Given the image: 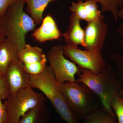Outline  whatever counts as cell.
I'll return each instance as SVG.
<instances>
[{
  "mask_svg": "<svg viewBox=\"0 0 123 123\" xmlns=\"http://www.w3.org/2000/svg\"><path fill=\"white\" fill-rule=\"evenodd\" d=\"M5 78L11 95L15 94L22 89L31 86L29 75L25 72L24 64L18 57L10 64Z\"/></svg>",
  "mask_w": 123,
  "mask_h": 123,
  "instance_id": "9",
  "label": "cell"
},
{
  "mask_svg": "<svg viewBox=\"0 0 123 123\" xmlns=\"http://www.w3.org/2000/svg\"><path fill=\"white\" fill-rule=\"evenodd\" d=\"M69 9L81 20H84L87 23L103 16L97 3L92 0H86L85 1L79 0L73 2Z\"/></svg>",
  "mask_w": 123,
  "mask_h": 123,
  "instance_id": "11",
  "label": "cell"
},
{
  "mask_svg": "<svg viewBox=\"0 0 123 123\" xmlns=\"http://www.w3.org/2000/svg\"></svg>",
  "mask_w": 123,
  "mask_h": 123,
  "instance_id": "29",
  "label": "cell"
},
{
  "mask_svg": "<svg viewBox=\"0 0 123 123\" xmlns=\"http://www.w3.org/2000/svg\"><path fill=\"white\" fill-rule=\"evenodd\" d=\"M31 36L36 41L43 43L59 39L62 34L54 18L48 14L43 19L41 26L35 30Z\"/></svg>",
  "mask_w": 123,
  "mask_h": 123,
  "instance_id": "10",
  "label": "cell"
},
{
  "mask_svg": "<svg viewBox=\"0 0 123 123\" xmlns=\"http://www.w3.org/2000/svg\"><path fill=\"white\" fill-rule=\"evenodd\" d=\"M64 54L80 68L95 74L101 72L107 65L101 51L81 50L78 46L66 44L63 46Z\"/></svg>",
  "mask_w": 123,
  "mask_h": 123,
  "instance_id": "7",
  "label": "cell"
},
{
  "mask_svg": "<svg viewBox=\"0 0 123 123\" xmlns=\"http://www.w3.org/2000/svg\"><path fill=\"white\" fill-rule=\"evenodd\" d=\"M47 61V56L37 62L31 63L23 64L25 72L30 75H39L43 73L45 70Z\"/></svg>",
  "mask_w": 123,
  "mask_h": 123,
  "instance_id": "19",
  "label": "cell"
},
{
  "mask_svg": "<svg viewBox=\"0 0 123 123\" xmlns=\"http://www.w3.org/2000/svg\"><path fill=\"white\" fill-rule=\"evenodd\" d=\"M101 5V12L111 13L115 21L119 19L118 13L123 7V0H92Z\"/></svg>",
  "mask_w": 123,
  "mask_h": 123,
  "instance_id": "17",
  "label": "cell"
},
{
  "mask_svg": "<svg viewBox=\"0 0 123 123\" xmlns=\"http://www.w3.org/2000/svg\"><path fill=\"white\" fill-rule=\"evenodd\" d=\"M17 0H0V19L3 17L7 9Z\"/></svg>",
  "mask_w": 123,
  "mask_h": 123,
  "instance_id": "23",
  "label": "cell"
},
{
  "mask_svg": "<svg viewBox=\"0 0 123 123\" xmlns=\"http://www.w3.org/2000/svg\"><path fill=\"white\" fill-rule=\"evenodd\" d=\"M44 104L31 109L20 119L18 123H48L50 114Z\"/></svg>",
  "mask_w": 123,
  "mask_h": 123,
  "instance_id": "15",
  "label": "cell"
},
{
  "mask_svg": "<svg viewBox=\"0 0 123 123\" xmlns=\"http://www.w3.org/2000/svg\"><path fill=\"white\" fill-rule=\"evenodd\" d=\"M0 95V123H5L6 118V111L5 107Z\"/></svg>",
  "mask_w": 123,
  "mask_h": 123,
  "instance_id": "24",
  "label": "cell"
},
{
  "mask_svg": "<svg viewBox=\"0 0 123 123\" xmlns=\"http://www.w3.org/2000/svg\"><path fill=\"white\" fill-rule=\"evenodd\" d=\"M59 0H25L27 12L36 24H39L43 19L44 10L49 4Z\"/></svg>",
  "mask_w": 123,
  "mask_h": 123,
  "instance_id": "14",
  "label": "cell"
},
{
  "mask_svg": "<svg viewBox=\"0 0 123 123\" xmlns=\"http://www.w3.org/2000/svg\"><path fill=\"white\" fill-rule=\"evenodd\" d=\"M110 59L116 66L117 74L123 82V54L113 53L110 56Z\"/></svg>",
  "mask_w": 123,
  "mask_h": 123,
  "instance_id": "21",
  "label": "cell"
},
{
  "mask_svg": "<svg viewBox=\"0 0 123 123\" xmlns=\"http://www.w3.org/2000/svg\"><path fill=\"white\" fill-rule=\"evenodd\" d=\"M18 52L17 46L6 38L0 44V74L4 77L11 62L18 58Z\"/></svg>",
  "mask_w": 123,
  "mask_h": 123,
  "instance_id": "13",
  "label": "cell"
},
{
  "mask_svg": "<svg viewBox=\"0 0 123 123\" xmlns=\"http://www.w3.org/2000/svg\"><path fill=\"white\" fill-rule=\"evenodd\" d=\"M78 75L77 82L88 86L99 98L102 107V110L116 119L111 107V102L114 97L119 95L123 87V82L111 64H107L98 74L81 68Z\"/></svg>",
  "mask_w": 123,
  "mask_h": 123,
  "instance_id": "1",
  "label": "cell"
},
{
  "mask_svg": "<svg viewBox=\"0 0 123 123\" xmlns=\"http://www.w3.org/2000/svg\"><path fill=\"white\" fill-rule=\"evenodd\" d=\"M18 57L23 64L37 62L46 56L42 48L26 44L18 51Z\"/></svg>",
  "mask_w": 123,
  "mask_h": 123,
  "instance_id": "16",
  "label": "cell"
},
{
  "mask_svg": "<svg viewBox=\"0 0 123 123\" xmlns=\"http://www.w3.org/2000/svg\"><path fill=\"white\" fill-rule=\"evenodd\" d=\"M117 33L120 37L119 44L120 46L123 47V22L120 25L117 30Z\"/></svg>",
  "mask_w": 123,
  "mask_h": 123,
  "instance_id": "25",
  "label": "cell"
},
{
  "mask_svg": "<svg viewBox=\"0 0 123 123\" xmlns=\"http://www.w3.org/2000/svg\"><path fill=\"white\" fill-rule=\"evenodd\" d=\"M25 0H17L11 5L0 19L6 38L17 46L18 51L26 44V36L35 30L36 24L24 10Z\"/></svg>",
  "mask_w": 123,
  "mask_h": 123,
  "instance_id": "2",
  "label": "cell"
},
{
  "mask_svg": "<svg viewBox=\"0 0 123 123\" xmlns=\"http://www.w3.org/2000/svg\"><path fill=\"white\" fill-rule=\"evenodd\" d=\"M29 75V74H28ZM30 86L42 91L52 104L60 118L67 123H79L65 99L52 70L47 66L39 75H29Z\"/></svg>",
  "mask_w": 123,
  "mask_h": 123,
  "instance_id": "3",
  "label": "cell"
},
{
  "mask_svg": "<svg viewBox=\"0 0 123 123\" xmlns=\"http://www.w3.org/2000/svg\"><path fill=\"white\" fill-rule=\"evenodd\" d=\"M46 98L30 86L24 88L10 95L4 100L6 111L5 123H18L20 119L34 108L44 104Z\"/></svg>",
  "mask_w": 123,
  "mask_h": 123,
  "instance_id": "5",
  "label": "cell"
},
{
  "mask_svg": "<svg viewBox=\"0 0 123 123\" xmlns=\"http://www.w3.org/2000/svg\"><path fill=\"white\" fill-rule=\"evenodd\" d=\"M6 39V37L2 30V27L1 25L0 22V44L5 40Z\"/></svg>",
  "mask_w": 123,
  "mask_h": 123,
  "instance_id": "26",
  "label": "cell"
},
{
  "mask_svg": "<svg viewBox=\"0 0 123 123\" xmlns=\"http://www.w3.org/2000/svg\"><path fill=\"white\" fill-rule=\"evenodd\" d=\"M47 58L49 67L60 86L66 82H77L75 76L80 73L81 68L66 59L64 55L63 45L52 47L48 52Z\"/></svg>",
  "mask_w": 123,
  "mask_h": 123,
  "instance_id": "6",
  "label": "cell"
},
{
  "mask_svg": "<svg viewBox=\"0 0 123 123\" xmlns=\"http://www.w3.org/2000/svg\"><path fill=\"white\" fill-rule=\"evenodd\" d=\"M118 17L119 18H123V7L119 11Z\"/></svg>",
  "mask_w": 123,
  "mask_h": 123,
  "instance_id": "27",
  "label": "cell"
},
{
  "mask_svg": "<svg viewBox=\"0 0 123 123\" xmlns=\"http://www.w3.org/2000/svg\"><path fill=\"white\" fill-rule=\"evenodd\" d=\"M0 95L2 99L6 100L11 95L6 79L0 74Z\"/></svg>",
  "mask_w": 123,
  "mask_h": 123,
  "instance_id": "22",
  "label": "cell"
},
{
  "mask_svg": "<svg viewBox=\"0 0 123 123\" xmlns=\"http://www.w3.org/2000/svg\"><path fill=\"white\" fill-rule=\"evenodd\" d=\"M83 123H117L116 119L103 110L95 111L84 119Z\"/></svg>",
  "mask_w": 123,
  "mask_h": 123,
  "instance_id": "18",
  "label": "cell"
},
{
  "mask_svg": "<svg viewBox=\"0 0 123 123\" xmlns=\"http://www.w3.org/2000/svg\"><path fill=\"white\" fill-rule=\"evenodd\" d=\"M111 107L118 120L117 123H123V98L119 95L115 96L111 103Z\"/></svg>",
  "mask_w": 123,
  "mask_h": 123,
  "instance_id": "20",
  "label": "cell"
},
{
  "mask_svg": "<svg viewBox=\"0 0 123 123\" xmlns=\"http://www.w3.org/2000/svg\"><path fill=\"white\" fill-rule=\"evenodd\" d=\"M81 21L74 14L72 13L69 18L68 30L62 35L66 44L78 47L81 45L85 49V31L81 26Z\"/></svg>",
  "mask_w": 123,
  "mask_h": 123,
  "instance_id": "12",
  "label": "cell"
},
{
  "mask_svg": "<svg viewBox=\"0 0 123 123\" xmlns=\"http://www.w3.org/2000/svg\"><path fill=\"white\" fill-rule=\"evenodd\" d=\"M119 96L120 97H121V98H123V88L122 89V90H121Z\"/></svg>",
  "mask_w": 123,
  "mask_h": 123,
  "instance_id": "28",
  "label": "cell"
},
{
  "mask_svg": "<svg viewBox=\"0 0 123 123\" xmlns=\"http://www.w3.org/2000/svg\"><path fill=\"white\" fill-rule=\"evenodd\" d=\"M84 30L86 46L85 50L101 51L108 31V25L103 15L87 23Z\"/></svg>",
  "mask_w": 123,
  "mask_h": 123,
  "instance_id": "8",
  "label": "cell"
},
{
  "mask_svg": "<svg viewBox=\"0 0 123 123\" xmlns=\"http://www.w3.org/2000/svg\"><path fill=\"white\" fill-rule=\"evenodd\" d=\"M60 88L69 107L79 120L102 110L98 97L85 84L66 82L60 86Z\"/></svg>",
  "mask_w": 123,
  "mask_h": 123,
  "instance_id": "4",
  "label": "cell"
}]
</instances>
